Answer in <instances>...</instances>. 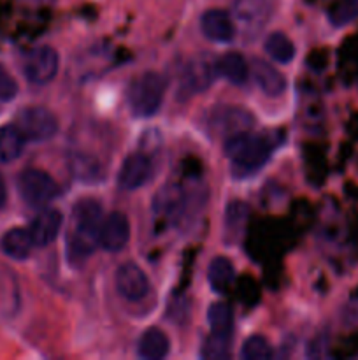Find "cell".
<instances>
[{
    "mask_svg": "<svg viewBox=\"0 0 358 360\" xmlns=\"http://www.w3.org/2000/svg\"><path fill=\"white\" fill-rule=\"evenodd\" d=\"M272 146L260 136H249L246 132L234 134L225 143V153L230 158L239 174H249L258 171L269 160Z\"/></svg>",
    "mask_w": 358,
    "mask_h": 360,
    "instance_id": "1",
    "label": "cell"
},
{
    "mask_svg": "<svg viewBox=\"0 0 358 360\" xmlns=\"http://www.w3.org/2000/svg\"><path fill=\"white\" fill-rule=\"evenodd\" d=\"M165 88H167V81L161 74L151 70V72L137 76L130 83L128 94H126L130 111L139 118L153 116L164 102Z\"/></svg>",
    "mask_w": 358,
    "mask_h": 360,
    "instance_id": "2",
    "label": "cell"
},
{
    "mask_svg": "<svg viewBox=\"0 0 358 360\" xmlns=\"http://www.w3.org/2000/svg\"><path fill=\"white\" fill-rule=\"evenodd\" d=\"M20 195L28 206H46L58 195V185L48 172L41 169H27L18 178Z\"/></svg>",
    "mask_w": 358,
    "mask_h": 360,
    "instance_id": "3",
    "label": "cell"
},
{
    "mask_svg": "<svg viewBox=\"0 0 358 360\" xmlns=\"http://www.w3.org/2000/svg\"><path fill=\"white\" fill-rule=\"evenodd\" d=\"M16 127L28 141H48L58 130V122L55 115L46 108H32L23 109L16 118Z\"/></svg>",
    "mask_w": 358,
    "mask_h": 360,
    "instance_id": "4",
    "label": "cell"
},
{
    "mask_svg": "<svg viewBox=\"0 0 358 360\" xmlns=\"http://www.w3.org/2000/svg\"><path fill=\"white\" fill-rule=\"evenodd\" d=\"M23 72L34 84H48L58 72V53L51 46H39L27 53L23 60Z\"/></svg>",
    "mask_w": 358,
    "mask_h": 360,
    "instance_id": "5",
    "label": "cell"
},
{
    "mask_svg": "<svg viewBox=\"0 0 358 360\" xmlns=\"http://www.w3.org/2000/svg\"><path fill=\"white\" fill-rule=\"evenodd\" d=\"M130 239V224L128 218L123 213H111L105 217L98 231V243L107 252H121Z\"/></svg>",
    "mask_w": 358,
    "mask_h": 360,
    "instance_id": "6",
    "label": "cell"
},
{
    "mask_svg": "<svg viewBox=\"0 0 358 360\" xmlns=\"http://www.w3.org/2000/svg\"><path fill=\"white\" fill-rule=\"evenodd\" d=\"M116 288L126 301H140L150 292V280L137 264H123L116 273Z\"/></svg>",
    "mask_w": 358,
    "mask_h": 360,
    "instance_id": "7",
    "label": "cell"
},
{
    "mask_svg": "<svg viewBox=\"0 0 358 360\" xmlns=\"http://www.w3.org/2000/svg\"><path fill=\"white\" fill-rule=\"evenodd\" d=\"M153 172V164L147 155L135 151L123 160L118 172V185L125 190H135L147 183Z\"/></svg>",
    "mask_w": 358,
    "mask_h": 360,
    "instance_id": "8",
    "label": "cell"
},
{
    "mask_svg": "<svg viewBox=\"0 0 358 360\" xmlns=\"http://www.w3.org/2000/svg\"><path fill=\"white\" fill-rule=\"evenodd\" d=\"M63 217L60 211L56 210H44L32 220L28 232L32 236V241L35 246H48L58 236L60 229H62Z\"/></svg>",
    "mask_w": 358,
    "mask_h": 360,
    "instance_id": "9",
    "label": "cell"
},
{
    "mask_svg": "<svg viewBox=\"0 0 358 360\" xmlns=\"http://www.w3.org/2000/svg\"><path fill=\"white\" fill-rule=\"evenodd\" d=\"M204 35L214 42H230L235 35L234 21L230 14L221 9H209L200 18Z\"/></svg>",
    "mask_w": 358,
    "mask_h": 360,
    "instance_id": "10",
    "label": "cell"
},
{
    "mask_svg": "<svg viewBox=\"0 0 358 360\" xmlns=\"http://www.w3.org/2000/svg\"><path fill=\"white\" fill-rule=\"evenodd\" d=\"M249 69H251L253 77H255V83L269 97H279L284 88H286V79H284L283 74L265 60L255 58Z\"/></svg>",
    "mask_w": 358,
    "mask_h": 360,
    "instance_id": "11",
    "label": "cell"
},
{
    "mask_svg": "<svg viewBox=\"0 0 358 360\" xmlns=\"http://www.w3.org/2000/svg\"><path fill=\"white\" fill-rule=\"evenodd\" d=\"M100 227H79L74 225V232L69 243V257L72 260H84L100 246L98 243Z\"/></svg>",
    "mask_w": 358,
    "mask_h": 360,
    "instance_id": "12",
    "label": "cell"
},
{
    "mask_svg": "<svg viewBox=\"0 0 358 360\" xmlns=\"http://www.w3.org/2000/svg\"><path fill=\"white\" fill-rule=\"evenodd\" d=\"M137 348H139V357L146 360H158L167 357L168 350H171V343H168V338L165 336V333H161L157 327H151L140 336Z\"/></svg>",
    "mask_w": 358,
    "mask_h": 360,
    "instance_id": "13",
    "label": "cell"
},
{
    "mask_svg": "<svg viewBox=\"0 0 358 360\" xmlns=\"http://www.w3.org/2000/svg\"><path fill=\"white\" fill-rule=\"evenodd\" d=\"M2 252L7 257L16 260H23L30 255L32 248H34V241H32L30 232L25 229H11L4 234L2 238Z\"/></svg>",
    "mask_w": 358,
    "mask_h": 360,
    "instance_id": "14",
    "label": "cell"
},
{
    "mask_svg": "<svg viewBox=\"0 0 358 360\" xmlns=\"http://www.w3.org/2000/svg\"><path fill=\"white\" fill-rule=\"evenodd\" d=\"M216 69L221 76L234 84H244L249 76V63L241 53H227L216 62Z\"/></svg>",
    "mask_w": 358,
    "mask_h": 360,
    "instance_id": "15",
    "label": "cell"
},
{
    "mask_svg": "<svg viewBox=\"0 0 358 360\" xmlns=\"http://www.w3.org/2000/svg\"><path fill=\"white\" fill-rule=\"evenodd\" d=\"M25 137L16 125L0 127V162L7 164L23 153Z\"/></svg>",
    "mask_w": 358,
    "mask_h": 360,
    "instance_id": "16",
    "label": "cell"
},
{
    "mask_svg": "<svg viewBox=\"0 0 358 360\" xmlns=\"http://www.w3.org/2000/svg\"><path fill=\"white\" fill-rule=\"evenodd\" d=\"M74 225L79 227H100L102 224V207L95 199H81L74 206Z\"/></svg>",
    "mask_w": 358,
    "mask_h": 360,
    "instance_id": "17",
    "label": "cell"
},
{
    "mask_svg": "<svg viewBox=\"0 0 358 360\" xmlns=\"http://www.w3.org/2000/svg\"><path fill=\"white\" fill-rule=\"evenodd\" d=\"M207 278H209V285L214 292H225L234 280V266L225 257H216L211 262Z\"/></svg>",
    "mask_w": 358,
    "mask_h": 360,
    "instance_id": "18",
    "label": "cell"
},
{
    "mask_svg": "<svg viewBox=\"0 0 358 360\" xmlns=\"http://www.w3.org/2000/svg\"><path fill=\"white\" fill-rule=\"evenodd\" d=\"M251 115L246 112L244 109H228V111L220 112V116L216 118V125L220 130L230 132V136H234V134L244 132L248 127H251Z\"/></svg>",
    "mask_w": 358,
    "mask_h": 360,
    "instance_id": "19",
    "label": "cell"
},
{
    "mask_svg": "<svg viewBox=\"0 0 358 360\" xmlns=\"http://www.w3.org/2000/svg\"><path fill=\"white\" fill-rule=\"evenodd\" d=\"M265 51L272 56L276 62L288 63L295 56V46L283 32H272L265 39Z\"/></svg>",
    "mask_w": 358,
    "mask_h": 360,
    "instance_id": "20",
    "label": "cell"
},
{
    "mask_svg": "<svg viewBox=\"0 0 358 360\" xmlns=\"http://www.w3.org/2000/svg\"><path fill=\"white\" fill-rule=\"evenodd\" d=\"M200 357L221 360L230 357V333H213L202 345Z\"/></svg>",
    "mask_w": 358,
    "mask_h": 360,
    "instance_id": "21",
    "label": "cell"
},
{
    "mask_svg": "<svg viewBox=\"0 0 358 360\" xmlns=\"http://www.w3.org/2000/svg\"><path fill=\"white\" fill-rule=\"evenodd\" d=\"M207 320H209L213 333H230L234 315H232L230 306H227L225 302H214L207 311Z\"/></svg>",
    "mask_w": 358,
    "mask_h": 360,
    "instance_id": "22",
    "label": "cell"
},
{
    "mask_svg": "<svg viewBox=\"0 0 358 360\" xmlns=\"http://www.w3.org/2000/svg\"><path fill=\"white\" fill-rule=\"evenodd\" d=\"M241 357L246 360H267L274 357L272 347L263 336H251L241 348Z\"/></svg>",
    "mask_w": 358,
    "mask_h": 360,
    "instance_id": "23",
    "label": "cell"
},
{
    "mask_svg": "<svg viewBox=\"0 0 358 360\" xmlns=\"http://www.w3.org/2000/svg\"><path fill=\"white\" fill-rule=\"evenodd\" d=\"M213 81V67L207 62H193L186 72V83L190 90H204Z\"/></svg>",
    "mask_w": 358,
    "mask_h": 360,
    "instance_id": "24",
    "label": "cell"
},
{
    "mask_svg": "<svg viewBox=\"0 0 358 360\" xmlns=\"http://www.w3.org/2000/svg\"><path fill=\"white\" fill-rule=\"evenodd\" d=\"M183 204V195L181 190L178 186H168V188L160 190L157 197V204H154V210L160 214H175L179 211Z\"/></svg>",
    "mask_w": 358,
    "mask_h": 360,
    "instance_id": "25",
    "label": "cell"
},
{
    "mask_svg": "<svg viewBox=\"0 0 358 360\" xmlns=\"http://www.w3.org/2000/svg\"><path fill=\"white\" fill-rule=\"evenodd\" d=\"M358 18V0H344L330 11V23L333 27H344Z\"/></svg>",
    "mask_w": 358,
    "mask_h": 360,
    "instance_id": "26",
    "label": "cell"
},
{
    "mask_svg": "<svg viewBox=\"0 0 358 360\" xmlns=\"http://www.w3.org/2000/svg\"><path fill=\"white\" fill-rule=\"evenodd\" d=\"M18 84L14 77L7 72L6 67L0 63V102H9L16 97Z\"/></svg>",
    "mask_w": 358,
    "mask_h": 360,
    "instance_id": "27",
    "label": "cell"
},
{
    "mask_svg": "<svg viewBox=\"0 0 358 360\" xmlns=\"http://www.w3.org/2000/svg\"><path fill=\"white\" fill-rule=\"evenodd\" d=\"M248 214V207H246L244 202H232L228 206V213H227V224L228 225H235L241 224L242 220Z\"/></svg>",
    "mask_w": 358,
    "mask_h": 360,
    "instance_id": "28",
    "label": "cell"
},
{
    "mask_svg": "<svg viewBox=\"0 0 358 360\" xmlns=\"http://www.w3.org/2000/svg\"><path fill=\"white\" fill-rule=\"evenodd\" d=\"M6 197H7V192H6V183H4V178L2 174H0V207L6 204Z\"/></svg>",
    "mask_w": 358,
    "mask_h": 360,
    "instance_id": "29",
    "label": "cell"
}]
</instances>
